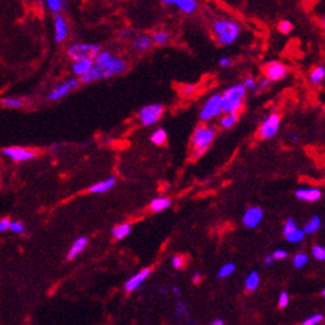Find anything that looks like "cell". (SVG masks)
Here are the masks:
<instances>
[{
  "label": "cell",
  "mask_w": 325,
  "mask_h": 325,
  "mask_svg": "<svg viewBox=\"0 0 325 325\" xmlns=\"http://www.w3.org/2000/svg\"><path fill=\"white\" fill-rule=\"evenodd\" d=\"M295 195L297 199L303 200V202L313 203V202L320 200L323 193H321L320 189H316V187H304V189L296 190Z\"/></svg>",
  "instance_id": "obj_15"
},
{
  "label": "cell",
  "mask_w": 325,
  "mask_h": 325,
  "mask_svg": "<svg viewBox=\"0 0 325 325\" xmlns=\"http://www.w3.org/2000/svg\"><path fill=\"white\" fill-rule=\"evenodd\" d=\"M101 52V47L97 44L91 43H77L68 48V57L72 61L84 60V59H93L95 60L97 55Z\"/></svg>",
  "instance_id": "obj_5"
},
{
  "label": "cell",
  "mask_w": 325,
  "mask_h": 325,
  "mask_svg": "<svg viewBox=\"0 0 325 325\" xmlns=\"http://www.w3.org/2000/svg\"><path fill=\"white\" fill-rule=\"evenodd\" d=\"M304 238H305V231H304V228H303V230H300L299 227H297V228H296L293 232H291L290 235H287V236H286V239L290 243L303 242Z\"/></svg>",
  "instance_id": "obj_31"
},
{
  "label": "cell",
  "mask_w": 325,
  "mask_h": 325,
  "mask_svg": "<svg viewBox=\"0 0 325 325\" xmlns=\"http://www.w3.org/2000/svg\"><path fill=\"white\" fill-rule=\"evenodd\" d=\"M280 124H282V117H280V114H278V113L269 114L268 117L261 122V125H260L259 130H258L259 138L260 139L273 138L275 135L278 134Z\"/></svg>",
  "instance_id": "obj_8"
},
{
  "label": "cell",
  "mask_w": 325,
  "mask_h": 325,
  "mask_svg": "<svg viewBox=\"0 0 325 325\" xmlns=\"http://www.w3.org/2000/svg\"><path fill=\"white\" fill-rule=\"evenodd\" d=\"M275 258H273V255L272 254H271V255H267L264 258V265L265 267H269V265H272V263L273 261H275Z\"/></svg>",
  "instance_id": "obj_49"
},
{
  "label": "cell",
  "mask_w": 325,
  "mask_h": 325,
  "mask_svg": "<svg viewBox=\"0 0 325 325\" xmlns=\"http://www.w3.org/2000/svg\"><path fill=\"white\" fill-rule=\"evenodd\" d=\"M161 3L167 7H175L185 15H193L198 11V0H161Z\"/></svg>",
  "instance_id": "obj_12"
},
{
  "label": "cell",
  "mask_w": 325,
  "mask_h": 325,
  "mask_svg": "<svg viewBox=\"0 0 325 325\" xmlns=\"http://www.w3.org/2000/svg\"><path fill=\"white\" fill-rule=\"evenodd\" d=\"M166 139H167V134H166V130L162 129V128L157 129L152 134V137H150V141L154 145H158V146H162L166 142Z\"/></svg>",
  "instance_id": "obj_30"
},
{
  "label": "cell",
  "mask_w": 325,
  "mask_h": 325,
  "mask_svg": "<svg viewBox=\"0 0 325 325\" xmlns=\"http://www.w3.org/2000/svg\"><path fill=\"white\" fill-rule=\"evenodd\" d=\"M9 231H12L15 234L22 235L26 232V227L23 225L22 222H11V226H9Z\"/></svg>",
  "instance_id": "obj_39"
},
{
  "label": "cell",
  "mask_w": 325,
  "mask_h": 325,
  "mask_svg": "<svg viewBox=\"0 0 325 325\" xmlns=\"http://www.w3.org/2000/svg\"><path fill=\"white\" fill-rule=\"evenodd\" d=\"M128 69V63L122 57L114 56L109 51H101L95 59V65L91 72L83 77H80V81L83 84H89L102 78L114 77L120 76Z\"/></svg>",
  "instance_id": "obj_1"
},
{
  "label": "cell",
  "mask_w": 325,
  "mask_h": 325,
  "mask_svg": "<svg viewBox=\"0 0 325 325\" xmlns=\"http://www.w3.org/2000/svg\"><path fill=\"white\" fill-rule=\"evenodd\" d=\"M263 215H264L263 210L258 206L250 207L243 215V225L248 228H255L263 221Z\"/></svg>",
  "instance_id": "obj_14"
},
{
  "label": "cell",
  "mask_w": 325,
  "mask_h": 325,
  "mask_svg": "<svg viewBox=\"0 0 325 325\" xmlns=\"http://www.w3.org/2000/svg\"><path fill=\"white\" fill-rule=\"evenodd\" d=\"M247 88L244 84H236L222 93V108L223 113H239L243 108Z\"/></svg>",
  "instance_id": "obj_3"
},
{
  "label": "cell",
  "mask_w": 325,
  "mask_h": 325,
  "mask_svg": "<svg viewBox=\"0 0 325 325\" xmlns=\"http://www.w3.org/2000/svg\"><path fill=\"white\" fill-rule=\"evenodd\" d=\"M272 83V81H271V80H269L268 77H263V78H260V81L259 83H258V88H259L260 91H264V89H267V88L269 87V84Z\"/></svg>",
  "instance_id": "obj_44"
},
{
  "label": "cell",
  "mask_w": 325,
  "mask_h": 325,
  "mask_svg": "<svg viewBox=\"0 0 325 325\" xmlns=\"http://www.w3.org/2000/svg\"><path fill=\"white\" fill-rule=\"evenodd\" d=\"M171 206V199L166 198V196H158L150 202V210L153 213H161V211H165Z\"/></svg>",
  "instance_id": "obj_21"
},
{
  "label": "cell",
  "mask_w": 325,
  "mask_h": 325,
  "mask_svg": "<svg viewBox=\"0 0 325 325\" xmlns=\"http://www.w3.org/2000/svg\"><path fill=\"white\" fill-rule=\"evenodd\" d=\"M260 284V275L258 271H252L250 275L246 279V282H244V288L248 292H254V291L258 290V287Z\"/></svg>",
  "instance_id": "obj_23"
},
{
  "label": "cell",
  "mask_w": 325,
  "mask_h": 325,
  "mask_svg": "<svg viewBox=\"0 0 325 325\" xmlns=\"http://www.w3.org/2000/svg\"><path fill=\"white\" fill-rule=\"evenodd\" d=\"M173 293L175 296H177L178 299H179V297H181V290H179V288H178V287H174L173 288Z\"/></svg>",
  "instance_id": "obj_51"
},
{
  "label": "cell",
  "mask_w": 325,
  "mask_h": 325,
  "mask_svg": "<svg viewBox=\"0 0 325 325\" xmlns=\"http://www.w3.org/2000/svg\"><path fill=\"white\" fill-rule=\"evenodd\" d=\"M131 232V226L128 225V223H124V225H118L116 226L112 230L113 238L117 239V240H121V239H125L128 235Z\"/></svg>",
  "instance_id": "obj_25"
},
{
  "label": "cell",
  "mask_w": 325,
  "mask_h": 325,
  "mask_svg": "<svg viewBox=\"0 0 325 325\" xmlns=\"http://www.w3.org/2000/svg\"><path fill=\"white\" fill-rule=\"evenodd\" d=\"M312 255H313V258H315V259L320 260V261L325 260V247H323V246H320V244H316V246H313Z\"/></svg>",
  "instance_id": "obj_37"
},
{
  "label": "cell",
  "mask_w": 325,
  "mask_h": 325,
  "mask_svg": "<svg viewBox=\"0 0 325 325\" xmlns=\"http://www.w3.org/2000/svg\"><path fill=\"white\" fill-rule=\"evenodd\" d=\"M44 3H45L48 11H51L55 15L60 13L64 8V0H44Z\"/></svg>",
  "instance_id": "obj_29"
},
{
  "label": "cell",
  "mask_w": 325,
  "mask_h": 325,
  "mask_svg": "<svg viewBox=\"0 0 325 325\" xmlns=\"http://www.w3.org/2000/svg\"><path fill=\"white\" fill-rule=\"evenodd\" d=\"M195 91H196V87L193 85V84H189V85H185V87L182 88V95H185V96L193 95Z\"/></svg>",
  "instance_id": "obj_47"
},
{
  "label": "cell",
  "mask_w": 325,
  "mask_h": 325,
  "mask_svg": "<svg viewBox=\"0 0 325 325\" xmlns=\"http://www.w3.org/2000/svg\"><path fill=\"white\" fill-rule=\"evenodd\" d=\"M213 325H223L225 324V320H222V319H215V320H213V323H211Z\"/></svg>",
  "instance_id": "obj_52"
},
{
  "label": "cell",
  "mask_w": 325,
  "mask_h": 325,
  "mask_svg": "<svg viewBox=\"0 0 325 325\" xmlns=\"http://www.w3.org/2000/svg\"><path fill=\"white\" fill-rule=\"evenodd\" d=\"M93 65H95V60H93V59L76 60L72 63V72H73L74 76H77V77L80 78L89 73L92 68H93Z\"/></svg>",
  "instance_id": "obj_17"
},
{
  "label": "cell",
  "mask_w": 325,
  "mask_h": 325,
  "mask_svg": "<svg viewBox=\"0 0 325 325\" xmlns=\"http://www.w3.org/2000/svg\"><path fill=\"white\" fill-rule=\"evenodd\" d=\"M175 313H177V316L179 319H182V317H187L189 316V312H187V307L186 304L183 303V301H179L177 304V308H175Z\"/></svg>",
  "instance_id": "obj_40"
},
{
  "label": "cell",
  "mask_w": 325,
  "mask_h": 325,
  "mask_svg": "<svg viewBox=\"0 0 325 325\" xmlns=\"http://www.w3.org/2000/svg\"><path fill=\"white\" fill-rule=\"evenodd\" d=\"M324 321V316L321 313H315L312 316H309L307 320H304L303 325H317Z\"/></svg>",
  "instance_id": "obj_36"
},
{
  "label": "cell",
  "mask_w": 325,
  "mask_h": 325,
  "mask_svg": "<svg viewBox=\"0 0 325 325\" xmlns=\"http://www.w3.org/2000/svg\"><path fill=\"white\" fill-rule=\"evenodd\" d=\"M325 80V66L324 65H316L309 72V81L315 85H319Z\"/></svg>",
  "instance_id": "obj_22"
},
{
  "label": "cell",
  "mask_w": 325,
  "mask_h": 325,
  "mask_svg": "<svg viewBox=\"0 0 325 325\" xmlns=\"http://www.w3.org/2000/svg\"><path fill=\"white\" fill-rule=\"evenodd\" d=\"M239 120V113H225L221 120V126L223 129H231Z\"/></svg>",
  "instance_id": "obj_26"
},
{
  "label": "cell",
  "mask_w": 325,
  "mask_h": 325,
  "mask_svg": "<svg viewBox=\"0 0 325 325\" xmlns=\"http://www.w3.org/2000/svg\"><path fill=\"white\" fill-rule=\"evenodd\" d=\"M87 246L88 238H85V236H81V238H78L77 240H74L73 244L70 246L69 251L66 254V260H73L74 258H77V256L87 248Z\"/></svg>",
  "instance_id": "obj_19"
},
{
  "label": "cell",
  "mask_w": 325,
  "mask_h": 325,
  "mask_svg": "<svg viewBox=\"0 0 325 325\" xmlns=\"http://www.w3.org/2000/svg\"><path fill=\"white\" fill-rule=\"evenodd\" d=\"M244 87L247 88V91H255L256 88H258V83L255 81V78L252 77H247L244 80Z\"/></svg>",
  "instance_id": "obj_42"
},
{
  "label": "cell",
  "mask_w": 325,
  "mask_h": 325,
  "mask_svg": "<svg viewBox=\"0 0 325 325\" xmlns=\"http://www.w3.org/2000/svg\"><path fill=\"white\" fill-rule=\"evenodd\" d=\"M171 265H173L175 269H181L183 265H185V259H183L181 255L173 256V259H171Z\"/></svg>",
  "instance_id": "obj_41"
},
{
  "label": "cell",
  "mask_w": 325,
  "mask_h": 325,
  "mask_svg": "<svg viewBox=\"0 0 325 325\" xmlns=\"http://www.w3.org/2000/svg\"><path fill=\"white\" fill-rule=\"evenodd\" d=\"M215 138V129L208 125H200L195 129L191 137V154L194 158H198L206 153Z\"/></svg>",
  "instance_id": "obj_4"
},
{
  "label": "cell",
  "mask_w": 325,
  "mask_h": 325,
  "mask_svg": "<svg viewBox=\"0 0 325 325\" xmlns=\"http://www.w3.org/2000/svg\"><path fill=\"white\" fill-rule=\"evenodd\" d=\"M291 139H292V141H293V142H295V143H297V142H299L300 137H299V135L293 134V135H292V137H291Z\"/></svg>",
  "instance_id": "obj_54"
},
{
  "label": "cell",
  "mask_w": 325,
  "mask_h": 325,
  "mask_svg": "<svg viewBox=\"0 0 325 325\" xmlns=\"http://www.w3.org/2000/svg\"><path fill=\"white\" fill-rule=\"evenodd\" d=\"M221 113H223V108H222V95L221 93H214L208 97L206 102L203 104L202 109H200L199 118L200 121L208 122L217 118L218 116H221Z\"/></svg>",
  "instance_id": "obj_6"
},
{
  "label": "cell",
  "mask_w": 325,
  "mask_h": 325,
  "mask_svg": "<svg viewBox=\"0 0 325 325\" xmlns=\"http://www.w3.org/2000/svg\"><path fill=\"white\" fill-rule=\"evenodd\" d=\"M1 154L11 161L15 162H23V161H31L36 157V153L33 150L22 146H8L1 150Z\"/></svg>",
  "instance_id": "obj_11"
},
{
  "label": "cell",
  "mask_w": 325,
  "mask_h": 325,
  "mask_svg": "<svg viewBox=\"0 0 325 325\" xmlns=\"http://www.w3.org/2000/svg\"><path fill=\"white\" fill-rule=\"evenodd\" d=\"M9 226H11V221L8 218H3L0 221V232H5V231L9 230Z\"/></svg>",
  "instance_id": "obj_45"
},
{
  "label": "cell",
  "mask_w": 325,
  "mask_h": 325,
  "mask_svg": "<svg viewBox=\"0 0 325 325\" xmlns=\"http://www.w3.org/2000/svg\"><path fill=\"white\" fill-rule=\"evenodd\" d=\"M211 32L214 37L221 45H231L240 37L242 28L239 23L231 20V19H217L211 26Z\"/></svg>",
  "instance_id": "obj_2"
},
{
  "label": "cell",
  "mask_w": 325,
  "mask_h": 325,
  "mask_svg": "<svg viewBox=\"0 0 325 325\" xmlns=\"http://www.w3.org/2000/svg\"><path fill=\"white\" fill-rule=\"evenodd\" d=\"M80 83H81L80 78H68L66 81L56 85L52 91L48 93V100L49 101L61 100L63 97H65L68 93H70L73 89H76V88L80 85Z\"/></svg>",
  "instance_id": "obj_9"
},
{
  "label": "cell",
  "mask_w": 325,
  "mask_h": 325,
  "mask_svg": "<svg viewBox=\"0 0 325 325\" xmlns=\"http://www.w3.org/2000/svg\"><path fill=\"white\" fill-rule=\"evenodd\" d=\"M272 255L276 260H283V259H287V258H288V252H287L286 250L279 248V250H276V251L272 252Z\"/></svg>",
  "instance_id": "obj_43"
},
{
  "label": "cell",
  "mask_w": 325,
  "mask_h": 325,
  "mask_svg": "<svg viewBox=\"0 0 325 325\" xmlns=\"http://www.w3.org/2000/svg\"><path fill=\"white\" fill-rule=\"evenodd\" d=\"M1 105L8 109H20L24 106V101L16 97H4L1 98Z\"/></svg>",
  "instance_id": "obj_28"
},
{
  "label": "cell",
  "mask_w": 325,
  "mask_h": 325,
  "mask_svg": "<svg viewBox=\"0 0 325 325\" xmlns=\"http://www.w3.org/2000/svg\"><path fill=\"white\" fill-rule=\"evenodd\" d=\"M193 282L194 283H199V280H200V273L199 272H195V273H193Z\"/></svg>",
  "instance_id": "obj_50"
},
{
  "label": "cell",
  "mask_w": 325,
  "mask_h": 325,
  "mask_svg": "<svg viewBox=\"0 0 325 325\" xmlns=\"http://www.w3.org/2000/svg\"><path fill=\"white\" fill-rule=\"evenodd\" d=\"M131 35H133V32L130 30H122L120 32V37L121 39H129V37H131Z\"/></svg>",
  "instance_id": "obj_48"
},
{
  "label": "cell",
  "mask_w": 325,
  "mask_h": 325,
  "mask_svg": "<svg viewBox=\"0 0 325 325\" xmlns=\"http://www.w3.org/2000/svg\"><path fill=\"white\" fill-rule=\"evenodd\" d=\"M288 304H290V293H288L287 291H283L282 293L279 295L278 307L280 308V309H284V308L288 307Z\"/></svg>",
  "instance_id": "obj_38"
},
{
  "label": "cell",
  "mask_w": 325,
  "mask_h": 325,
  "mask_svg": "<svg viewBox=\"0 0 325 325\" xmlns=\"http://www.w3.org/2000/svg\"><path fill=\"white\" fill-rule=\"evenodd\" d=\"M53 31H55V40L56 43H64L68 35H69V27L65 20L64 16H61L60 13L55 15L53 19Z\"/></svg>",
  "instance_id": "obj_13"
},
{
  "label": "cell",
  "mask_w": 325,
  "mask_h": 325,
  "mask_svg": "<svg viewBox=\"0 0 325 325\" xmlns=\"http://www.w3.org/2000/svg\"><path fill=\"white\" fill-rule=\"evenodd\" d=\"M218 64H219V66H222V68H228V66L232 65V60H231L230 57H221L219 61H218Z\"/></svg>",
  "instance_id": "obj_46"
},
{
  "label": "cell",
  "mask_w": 325,
  "mask_h": 325,
  "mask_svg": "<svg viewBox=\"0 0 325 325\" xmlns=\"http://www.w3.org/2000/svg\"><path fill=\"white\" fill-rule=\"evenodd\" d=\"M165 108L162 104H150L139 109L138 118L143 126H153L160 121Z\"/></svg>",
  "instance_id": "obj_7"
},
{
  "label": "cell",
  "mask_w": 325,
  "mask_h": 325,
  "mask_svg": "<svg viewBox=\"0 0 325 325\" xmlns=\"http://www.w3.org/2000/svg\"><path fill=\"white\" fill-rule=\"evenodd\" d=\"M153 44H154V41H153L152 36L139 35L133 40V49L137 52H146L152 48Z\"/></svg>",
  "instance_id": "obj_20"
},
{
  "label": "cell",
  "mask_w": 325,
  "mask_h": 325,
  "mask_svg": "<svg viewBox=\"0 0 325 325\" xmlns=\"http://www.w3.org/2000/svg\"><path fill=\"white\" fill-rule=\"evenodd\" d=\"M150 273H152V269L143 268L142 271H139V272H137L135 275H133V276L125 283V286H124L126 292H133V291L137 290V288L149 278Z\"/></svg>",
  "instance_id": "obj_16"
},
{
  "label": "cell",
  "mask_w": 325,
  "mask_h": 325,
  "mask_svg": "<svg viewBox=\"0 0 325 325\" xmlns=\"http://www.w3.org/2000/svg\"><path fill=\"white\" fill-rule=\"evenodd\" d=\"M308 255L307 254H304V252H299V254H296L293 256V265H295L296 268H303L304 265H307L308 263Z\"/></svg>",
  "instance_id": "obj_33"
},
{
  "label": "cell",
  "mask_w": 325,
  "mask_h": 325,
  "mask_svg": "<svg viewBox=\"0 0 325 325\" xmlns=\"http://www.w3.org/2000/svg\"><path fill=\"white\" fill-rule=\"evenodd\" d=\"M278 31L283 35H290L291 32L293 31V24L290 20H282L278 24Z\"/></svg>",
  "instance_id": "obj_34"
},
{
  "label": "cell",
  "mask_w": 325,
  "mask_h": 325,
  "mask_svg": "<svg viewBox=\"0 0 325 325\" xmlns=\"http://www.w3.org/2000/svg\"><path fill=\"white\" fill-rule=\"evenodd\" d=\"M234 271H235L234 263H226V264L222 265L221 269H219V272H218V278L219 279L228 278V276H231V275L234 273Z\"/></svg>",
  "instance_id": "obj_32"
},
{
  "label": "cell",
  "mask_w": 325,
  "mask_h": 325,
  "mask_svg": "<svg viewBox=\"0 0 325 325\" xmlns=\"http://www.w3.org/2000/svg\"><path fill=\"white\" fill-rule=\"evenodd\" d=\"M265 77H268L272 83L282 81L288 76V68L280 61H269L263 68Z\"/></svg>",
  "instance_id": "obj_10"
},
{
  "label": "cell",
  "mask_w": 325,
  "mask_h": 325,
  "mask_svg": "<svg viewBox=\"0 0 325 325\" xmlns=\"http://www.w3.org/2000/svg\"><path fill=\"white\" fill-rule=\"evenodd\" d=\"M296 228H297L296 222L293 221L292 218H288L286 223H284V226H283V234H284V236H287V235H290L291 232H293Z\"/></svg>",
  "instance_id": "obj_35"
},
{
  "label": "cell",
  "mask_w": 325,
  "mask_h": 325,
  "mask_svg": "<svg viewBox=\"0 0 325 325\" xmlns=\"http://www.w3.org/2000/svg\"><path fill=\"white\" fill-rule=\"evenodd\" d=\"M321 225H323V222H321L320 217L313 215V217L305 223V226H304V231H305V234H315V232L320 230Z\"/></svg>",
  "instance_id": "obj_24"
},
{
  "label": "cell",
  "mask_w": 325,
  "mask_h": 325,
  "mask_svg": "<svg viewBox=\"0 0 325 325\" xmlns=\"http://www.w3.org/2000/svg\"><path fill=\"white\" fill-rule=\"evenodd\" d=\"M320 26H321V28L325 31V15H323V16L320 18Z\"/></svg>",
  "instance_id": "obj_53"
},
{
  "label": "cell",
  "mask_w": 325,
  "mask_h": 325,
  "mask_svg": "<svg viewBox=\"0 0 325 325\" xmlns=\"http://www.w3.org/2000/svg\"><path fill=\"white\" fill-rule=\"evenodd\" d=\"M116 182H117L116 177H110L108 178V179L100 181V182H96L95 185H92V186L89 187V193H93V194H104L106 191L112 190L113 187L116 186Z\"/></svg>",
  "instance_id": "obj_18"
},
{
  "label": "cell",
  "mask_w": 325,
  "mask_h": 325,
  "mask_svg": "<svg viewBox=\"0 0 325 325\" xmlns=\"http://www.w3.org/2000/svg\"><path fill=\"white\" fill-rule=\"evenodd\" d=\"M152 37L154 44H157V45H166L170 41V33L165 30L156 31Z\"/></svg>",
  "instance_id": "obj_27"
},
{
  "label": "cell",
  "mask_w": 325,
  "mask_h": 325,
  "mask_svg": "<svg viewBox=\"0 0 325 325\" xmlns=\"http://www.w3.org/2000/svg\"><path fill=\"white\" fill-rule=\"evenodd\" d=\"M321 296H323V297H325V288L321 291Z\"/></svg>",
  "instance_id": "obj_55"
}]
</instances>
